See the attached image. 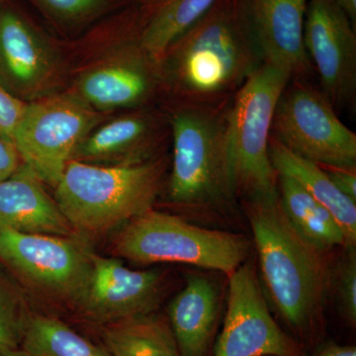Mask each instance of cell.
Segmentation results:
<instances>
[{
  "mask_svg": "<svg viewBox=\"0 0 356 356\" xmlns=\"http://www.w3.org/2000/svg\"><path fill=\"white\" fill-rule=\"evenodd\" d=\"M264 63L243 0H215L168 46L159 72L184 105L222 106Z\"/></svg>",
  "mask_w": 356,
  "mask_h": 356,
  "instance_id": "obj_1",
  "label": "cell"
},
{
  "mask_svg": "<svg viewBox=\"0 0 356 356\" xmlns=\"http://www.w3.org/2000/svg\"><path fill=\"white\" fill-rule=\"evenodd\" d=\"M247 214L264 295L295 336L305 339L315 330L332 284L324 252L295 231L278 195L247 200Z\"/></svg>",
  "mask_w": 356,
  "mask_h": 356,
  "instance_id": "obj_2",
  "label": "cell"
},
{
  "mask_svg": "<svg viewBox=\"0 0 356 356\" xmlns=\"http://www.w3.org/2000/svg\"><path fill=\"white\" fill-rule=\"evenodd\" d=\"M165 170L163 159L117 166L72 159L55 187V200L72 229L106 233L153 209Z\"/></svg>",
  "mask_w": 356,
  "mask_h": 356,
  "instance_id": "obj_3",
  "label": "cell"
},
{
  "mask_svg": "<svg viewBox=\"0 0 356 356\" xmlns=\"http://www.w3.org/2000/svg\"><path fill=\"white\" fill-rule=\"evenodd\" d=\"M229 103L182 105L170 117L173 158L168 197L173 203L210 208L236 198L227 135Z\"/></svg>",
  "mask_w": 356,
  "mask_h": 356,
  "instance_id": "obj_4",
  "label": "cell"
},
{
  "mask_svg": "<svg viewBox=\"0 0 356 356\" xmlns=\"http://www.w3.org/2000/svg\"><path fill=\"white\" fill-rule=\"evenodd\" d=\"M291 81L284 72L264 63L229 103L227 117L229 175L236 197L271 199L278 195V175L268 146L276 105Z\"/></svg>",
  "mask_w": 356,
  "mask_h": 356,
  "instance_id": "obj_5",
  "label": "cell"
},
{
  "mask_svg": "<svg viewBox=\"0 0 356 356\" xmlns=\"http://www.w3.org/2000/svg\"><path fill=\"white\" fill-rule=\"evenodd\" d=\"M114 252L135 264H184L229 276L248 261L250 243L241 234L202 228L151 209L123 227Z\"/></svg>",
  "mask_w": 356,
  "mask_h": 356,
  "instance_id": "obj_6",
  "label": "cell"
},
{
  "mask_svg": "<svg viewBox=\"0 0 356 356\" xmlns=\"http://www.w3.org/2000/svg\"><path fill=\"white\" fill-rule=\"evenodd\" d=\"M100 115L72 96L28 102L13 138L23 165L56 187L81 142L95 130Z\"/></svg>",
  "mask_w": 356,
  "mask_h": 356,
  "instance_id": "obj_7",
  "label": "cell"
},
{
  "mask_svg": "<svg viewBox=\"0 0 356 356\" xmlns=\"http://www.w3.org/2000/svg\"><path fill=\"white\" fill-rule=\"evenodd\" d=\"M271 137L318 165L356 168V134L339 120L324 92L300 81L283 90Z\"/></svg>",
  "mask_w": 356,
  "mask_h": 356,
  "instance_id": "obj_8",
  "label": "cell"
},
{
  "mask_svg": "<svg viewBox=\"0 0 356 356\" xmlns=\"http://www.w3.org/2000/svg\"><path fill=\"white\" fill-rule=\"evenodd\" d=\"M76 235L23 234L0 228V259L54 298L77 304L91 271V254Z\"/></svg>",
  "mask_w": 356,
  "mask_h": 356,
  "instance_id": "obj_9",
  "label": "cell"
},
{
  "mask_svg": "<svg viewBox=\"0 0 356 356\" xmlns=\"http://www.w3.org/2000/svg\"><path fill=\"white\" fill-rule=\"evenodd\" d=\"M228 277V307L214 356H307L271 315L252 259Z\"/></svg>",
  "mask_w": 356,
  "mask_h": 356,
  "instance_id": "obj_10",
  "label": "cell"
},
{
  "mask_svg": "<svg viewBox=\"0 0 356 356\" xmlns=\"http://www.w3.org/2000/svg\"><path fill=\"white\" fill-rule=\"evenodd\" d=\"M304 46L332 104L355 102V26L334 0H309Z\"/></svg>",
  "mask_w": 356,
  "mask_h": 356,
  "instance_id": "obj_11",
  "label": "cell"
},
{
  "mask_svg": "<svg viewBox=\"0 0 356 356\" xmlns=\"http://www.w3.org/2000/svg\"><path fill=\"white\" fill-rule=\"evenodd\" d=\"M161 280L158 270H132L119 259L92 252L88 285L76 305L90 320L105 325L153 313Z\"/></svg>",
  "mask_w": 356,
  "mask_h": 356,
  "instance_id": "obj_12",
  "label": "cell"
},
{
  "mask_svg": "<svg viewBox=\"0 0 356 356\" xmlns=\"http://www.w3.org/2000/svg\"><path fill=\"white\" fill-rule=\"evenodd\" d=\"M309 0H243L257 43L267 64L300 81L310 70L304 46Z\"/></svg>",
  "mask_w": 356,
  "mask_h": 356,
  "instance_id": "obj_13",
  "label": "cell"
},
{
  "mask_svg": "<svg viewBox=\"0 0 356 356\" xmlns=\"http://www.w3.org/2000/svg\"><path fill=\"white\" fill-rule=\"evenodd\" d=\"M51 49L27 18L0 7V83L25 102L48 83L53 70Z\"/></svg>",
  "mask_w": 356,
  "mask_h": 356,
  "instance_id": "obj_14",
  "label": "cell"
},
{
  "mask_svg": "<svg viewBox=\"0 0 356 356\" xmlns=\"http://www.w3.org/2000/svg\"><path fill=\"white\" fill-rule=\"evenodd\" d=\"M159 79L158 63L143 50L139 40L115 64L88 72L79 83V95L93 109L138 106L154 95Z\"/></svg>",
  "mask_w": 356,
  "mask_h": 356,
  "instance_id": "obj_15",
  "label": "cell"
},
{
  "mask_svg": "<svg viewBox=\"0 0 356 356\" xmlns=\"http://www.w3.org/2000/svg\"><path fill=\"white\" fill-rule=\"evenodd\" d=\"M0 228L23 234L76 235L57 201L23 163L0 181Z\"/></svg>",
  "mask_w": 356,
  "mask_h": 356,
  "instance_id": "obj_16",
  "label": "cell"
},
{
  "mask_svg": "<svg viewBox=\"0 0 356 356\" xmlns=\"http://www.w3.org/2000/svg\"><path fill=\"white\" fill-rule=\"evenodd\" d=\"M158 118L147 112L119 117L93 130L72 159L103 166L131 165L149 161L161 138Z\"/></svg>",
  "mask_w": 356,
  "mask_h": 356,
  "instance_id": "obj_17",
  "label": "cell"
},
{
  "mask_svg": "<svg viewBox=\"0 0 356 356\" xmlns=\"http://www.w3.org/2000/svg\"><path fill=\"white\" fill-rule=\"evenodd\" d=\"M220 293L209 278L192 274L168 306V323L180 356H207L214 341Z\"/></svg>",
  "mask_w": 356,
  "mask_h": 356,
  "instance_id": "obj_18",
  "label": "cell"
},
{
  "mask_svg": "<svg viewBox=\"0 0 356 356\" xmlns=\"http://www.w3.org/2000/svg\"><path fill=\"white\" fill-rule=\"evenodd\" d=\"M269 158L277 175L296 180L321 205L331 213L343 231L346 248L356 245V202L341 193L322 166L297 156L270 137Z\"/></svg>",
  "mask_w": 356,
  "mask_h": 356,
  "instance_id": "obj_19",
  "label": "cell"
},
{
  "mask_svg": "<svg viewBox=\"0 0 356 356\" xmlns=\"http://www.w3.org/2000/svg\"><path fill=\"white\" fill-rule=\"evenodd\" d=\"M277 189L285 216L306 242L321 252L344 248L346 238L334 218L296 180L278 175Z\"/></svg>",
  "mask_w": 356,
  "mask_h": 356,
  "instance_id": "obj_20",
  "label": "cell"
},
{
  "mask_svg": "<svg viewBox=\"0 0 356 356\" xmlns=\"http://www.w3.org/2000/svg\"><path fill=\"white\" fill-rule=\"evenodd\" d=\"M102 339L110 356H180L170 323L153 313L106 325Z\"/></svg>",
  "mask_w": 356,
  "mask_h": 356,
  "instance_id": "obj_21",
  "label": "cell"
},
{
  "mask_svg": "<svg viewBox=\"0 0 356 356\" xmlns=\"http://www.w3.org/2000/svg\"><path fill=\"white\" fill-rule=\"evenodd\" d=\"M215 0H147L142 4L145 23L140 44L154 62H161L166 49L196 20Z\"/></svg>",
  "mask_w": 356,
  "mask_h": 356,
  "instance_id": "obj_22",
  "label": "cell"
},
{
  "mask_svg": "<svg viewBox=\"0 0 356 356\" xmlns=\"http://www.w3.org/2000/svg\"><path fill=\"white\" fill-rule=\"evenodd\" d=\"M21 348L30 356H110L58 318H29Z\"/></svg>",
  "mask_w": 356,
  "mask_h": 356,
  "instance_id": "obj_23",
  "label": "cell"
},
{
  "mask_svg": "<svg viewBox=\"0 0 356 356\" xmlns=\"http://www.w3.org/2000/svg\"><path fill=\"white\" fill-rule=\"evenodd\" d=\"M50 19L65 27H79L98 19L130 0H31Z\"/></svg>",
  "mask_w": 356,
  "mask_h": 356,
  "instance_id": "obj_24",
  "label": "cell"
},
{
  "mask_svg": "<svg viewBox=\"0 0 356 356\" xmlns=\"http://www.w3.org/2000/svg\"><path fill=\"white\" fill-rule=\"evenodd\" d=\"M28 320L17 293L0 275V348L21 346Z\"/></svg>",
  "mask_w": 356,
  "mask_h": 356,
  "instance_id": "obj_25",
  "label": "cell"
},
{
  "mask_svg": "<svg viewBox=\"0 0 356 356\" xmlns=\"http://www.w3.org/2000/svg\"><path fill=\"white\" fill-rule=\"evenodd\" d=\"M337 303L343 318L351 325H356V250L344 248L336 273Z\"/></svg>",
  "mask_w": 356,
  "mask_h": 356,
  "instance_id": "obj_26",
  "label": "cell"
},
{
  "mask_svg": "<svg viewBox=\"0 0 356 356\" xmlns=\"http://www.w3.org/2000/svg\"><path fill=\"white\" fill-rule=\"evenodd\" d=\"M27 103L11 95L0 83V137L13 145L14 134Z\"/></svg>",
  "mask_w": 356,
  "mask_h": 356,
  "instance_id": "obj_27",
  "label": "cell"
},
{
  "mask_svg": "<svg viewBox=\"0 0 356 356\" xmlns=\"http://www.w3.org/2000/svg\"><path fill=\"white\" fill-rule=\"evenodd\" d=\"M337 189L356 202V168L322 166Z\"/></svg>",
  "mask_w": 356,
  "mask_h": 356,
  "instance_id": "obj_28",
  "label": "cell"
},
{
  "mask_svg": "<svg viewBox=\"0 0 356 356\" xmlns=\"http://www.w3.org/2000/svg\"><path fill=\"white\" fill-rule=\"evenodd\" d=\"M20 161L13 145L0 137V181L10 177L19 168Z\"/></svg>",
  "mask_w": 356,
  "mask_h": 356,
  "instance_id": "obj_29",
  "label": "cell"
},
{
  "mask_svg": "<svg viewBox=\"0 0 356 356\" xmlns=\"http://www.w3.org/2000/svg\"><path fill=\"white\" fill-rule=\"evenodd\" d=\"M313 356H356V348L353 346L327 343L321 346Z\"/></svg>",
  "mask_w": 356,
  "mask_h": 356,
  "instance_id": "obj_30",
  "label": "cell"
},
{
  "mask_svg": "<svg viewBox=\"0 0 356 356\" xmlns=\"http://www.w3.org/2000/svg\"><path fill=\"white\" fill-rule=\"evenodd\" d=\"M337 6L341 7V9L346 13L348 18L355 26L356 23V0H334Z\"/></svg>",
  "mask_w": 356,
  "mask_h": 356,
  "instance_id": "obj_31",
  "label": "cell"
},
{
  "mask_svg": "<svg viewBox=\"0 0 356 356\" xmlns=\"http://www.w3.org/2000/svg\"><path fill=\"white\" fill-rule=\"evenodd\" d=\"M0 356H30L29 353L19 348H0Z\"/></svg>",
  "mask_w": 356,
  "mask_h": 356,
  "instance_id": "obj_32",
  "label": "cell"
},
{
  "mask_svg": "<svg viewBox=\"0 0 356 356\" xmlns=\"http://www.w3.org/2000/svg\"><path fill=\"white\" fill-rule=\"evenodd\" d=\"M130 1L132 2V3L140 4V3H144V2L147 1V0H130Z\"/></svg>",
  "mask_w": 356,
  "mask_h": 356,
  "instance_id": "obj_33",
  "label": "cell"
},
{
  "mask_svg": "<svg viewBox=\"0 0 356 356\" xmlns=\"http://www.w3.org/2000/svg\"><path fill=\"white\" fill-rule=\"evenodd\" d=\"M0 6H1V0H0Z\"/></svg>",
  "mask_w": 356,
  "mask_h": 356,
  "instance_id": "obj_34",
  "label": "cell"
}]
</instances>
